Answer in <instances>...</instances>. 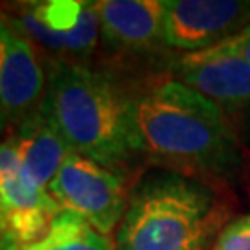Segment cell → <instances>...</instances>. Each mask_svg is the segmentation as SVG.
Segmentation results:
<instances>
[{"mask_svg":"<svg viewBox=\"0 0 250 250\" xmlns=\"http://www.w3.org/2000/svg\"><path fill=\"white\" fill-rule=\"evenodd\" d=\"M6 17L34 46L54 62H74L97 46L100 17L97 2H26L11 6Z\"/></svg>","mask_w":250,"mask_h":250,"instance_id":"277c9868","label":"cell"},{"mask_svg":"<svg viewBox=\"0 0 250 250\" xmlns=\"http://www.w3.org/2000/svg\"><path fill=\"white\" fill-rule=\"evenodd\" d=\"M100 36L119 50H143L163 43L165 0L97 2Z\"/></svg>","mask_w":250,"mask_h":250,"instance_id":"30bf717a","label":"cell"},{"mask_svg":"<svg viewBox=\"0 0 250 250\" xmlns=\"http://www.w3.org/2000/svg\"><path fill=\"white\" fill-rule=\"evenodd\" d=\"M223 45L228 46L233 52H237L241 58H245L250 63V24L247 28H243L239 34H235L233 37L223 41Z\"/></svg>","mask_w":250,"mask_h":250,"instance_id":"5bb4252c","label":"cell"},{"mask_svg":"<svg viewBox=\"0 0 250 250\" xmlns=\"http://www.w3.org/2000/svg\"><path fill=\"white\" fill-rule=\"evenodd\" d=\"M8 139L17 148L19 158L28 174L43 189H48L62 170L63 163L72 154V148L58 126L46 115L43 104L37 111L22 119Z\"/></svg>","mask_w":250,"mask_h":250,"instance_id":"8fae6325","label":"cell"},{"mask_svg":"<svg viewBox=\"0 0 250 250\" xmlns=\"http://www.w3.org/2000/svg\"><path fill=\"white\" fill-rule=\"evenodd\" d=\"M221 221L215 195L165 172L141 182L126 206L115 250H204Z\"/></svg>","mask_w":250,"mask_h":250,"instance_id":"3957f363","label":"cell"},{"mask_svg":"<svg viewBox=\"0 0 250 250\" xmlns=\"http://www.w3.org/2000/svg\"><path fill=\"white\" fill-rule=\"evenodd\" d=\"M250 24V2L165 0L163 43L176 50L200 52L239 34Z\"/></svg>","mask_w":250,"mask_h":250,"instance_id":"52a82bcc","label":"cell"},{"mask_svg":"<svg viewBox=\"0 0 250 250\" xmlns=\"http://www.w3.org/2000/svg\"><path fill=\"white\" fill-rule=\"evenodd\" d=\"M141 152L161 163L215 174L233 172L241 152L221 106L178 80L134 99Z\"/></svg>","mask_w":250,"mask_h":250,"instance_id":"6da1fadb","label":"cell"},{"mask_svg":"<svg viewBox=\"0 0 250 250\" xmlns=\"http://www.w3.org/2000/svg\"><path fill=\"white\" fill-rule=\"evenodd\" d=\"M6 235V215H4V208H2V202H0V243Z\"/></svg>","mask_w":250,"mask_h":250,"instance_id":"9a60e30c","label":"cell"},{"mask_svg":"<svg viewBox=\"0 0 250 250\" xmlns=\"http://www.w3.org/2000/svg\"><path fill=\"white\" fill-rule=\"evenodd\" d=\"M43 109L72 152L107 169L141 152L134 99L104 72L83 63L52 62Z\"/></svg>","mask_w":250,"mask_h":250,"instance_id":"7a4b0ae2","label":"cell"},{"mask_svg":"<svg viewBox=\"0 0 250 250\" xmlns=\"http://www.w3.org/2000/svg\"><path fill=\"white\" fill-rule=\"evenodd\" d=\"M0 202L6 215V235L21 243L34 241L48 230L62 208L28 174L9 139L0 143Z\"/></svg>","mask_w":250,"mask_h":250,"instance_id":"ba28073f","label":"cell"},{"mask_svg":"<svg viewBox=\"0 0 250 250\" xmlns=\"http://www.w3.org/2000/svg\"><path fill=\"white\" fill-rule=\"evenodd\" d=\"M213 250H250V215L228 224L219 233Z\"/></svg>","mask_w":250,"mask_h":250,"instance_id":"4fadbf2b","label":"cell"},{"mask_svg":"<svg viewBox=\"0 0 250 250\" xmlns=\"http://www.w3.org/2000/svg\"><path fill=\"white\" fill-rule=\"evenodd\" d=\"M178 82L217 104L250 106V63L223 43L180 58Z\"/></svg>","mask_w":250,"mask_h":250,"instance_id":"9c48e42d","label":"cell"},{"mask_svg":"<svg viewBox=\"0 0 250 250\" xmlns=\"http://www.w3.org/2000/svg\"><path fill=\"white\" fill-rule=\"evenodd\" d=\"M48 193L62 209L82 217L102 235L121 224L128 206L123 178L76 152L63 163Z\"/></svg>","mask_w":250,"mask_h":250,"instance_id":"5b68a950","label":"cell"},{"mask_svg":"<svg viewBox=\"0 0 250 250\" xmlns=\"http://www.w3.org/2000/svg\"><path fill=\"white\" fill-rule=\"evenodd\" d=\"M46 76L36 46L0 15V134L41 107Z\"/></svg>","mask_w":250,"mask_h":250,"instance_id":"8992f818","label":"cell"},{"mask_svg":"<svg viewBox=\"0 0 250 250\" xmlns=\"http://www.w3.org/2000/svg\"><path fill=\"white\" fill-rule=\"evenodd\" d=\"M0 250H115V247L82 217L62 209L41 237L21 243L4 235Z\"/></svg>","mask_w":250,"mask_h":250,"instance_id":"7c38bea8","label":"cell"}]
</instances>
